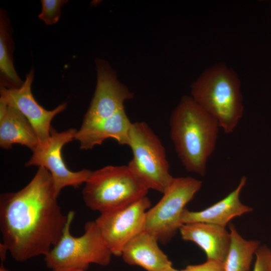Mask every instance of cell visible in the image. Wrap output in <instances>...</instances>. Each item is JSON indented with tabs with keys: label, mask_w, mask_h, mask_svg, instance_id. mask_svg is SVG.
Listing matches in <instances>:
<instances>
[{
	"label": "cell",
	"mask_w": 271,
	"mask_h": 271,
	"mask_svg": "<svg viewBox=\"0 0 271 271\" xmlns=\"http://www.w3.org/2000/svg\"><path fill=\"white\" fill-rule=\"evenodd\" d=\"M57 198L52 175L42 167L21 190L1 195L3 243L16 261L45 256L60 239L68 216Z\"/></svg>",
	"instance_id": "1"
},
{
	"label": "cell",
	"mask_w": 271,
	"mask_h": 271,
	"mask_svg": "<svg viewBox=\"0 0 271 271\" xmlns=\"http://www.w3.org/2000/svg\"><path fill=\"white\" fill-rule=\"evenodd\" d=\"M170 137L177 155L189 172L204 176L216 145L217 120L191 97H183L170 120Z\"/></svg>",
	"instance_id": "2"
},
{
	"label": "cell",
	"mask_w": 271,
	"mask_h": 271,
	"mask_svg": "<svg viewBox=\"0 0 271 271\" xmlns=\"http://www.w3.org/2000/svg\"><path fill=\"white\" fill-rule=\"evenodd\" d=\"M191 97L214 117L226 133L233 131L242 116L244 106L240 82L224 64L205 70L191 86Z\"/></svg>",
	"instance_id": "3"
},
{
	"label": "cell",
	"mask_w": 271,
	"mask_h": 271,
	"mask_svg": "<svg viewBox=\"0 0 271 271\" xmlns=\"http://www.w3.org/2000/svg\"><path fill=\"white\" fill-rule=\"evenodd\" d=\"M84 184L86 206L100 213L128 205L147 196L149 191L127 166H107L92 171Z\"/></svg>",
	"instance_id": "4"
},
{
	"label": "cell",
	"mask_w": 271,
	"mask_h": 271,
	"mask_svg": "<svg viewBox=\"0 0 271 271\" xmlns=\"http://www.w3.org/2000/svg\"><path fill=\"white\" fill-rule=\"evenodd\" d=\"M74 216L73 211L67 214V221L60 239L44 256L46 266L53 270L62 268L86 270L91 263L108 265L112 254L95 221H88L84 234L74 237L70 231Z\"/></svg>",
	"instance_id": "5"
},
{
	"label": "cell",
	"mask_w": 271,
	"mask_h": 271,
	"mask_svg": "<svg viewBox=\"0 0 271 271\" xmlns=\"http://www.w3.org/2000/svg\"><path fill=\"white\" fill-rule=\"evenodd\" d=\"M127 146L133 154L127 165L131 172L148 190L163 194L174 178L160 139L147 123L133 122Z\"/></svg>",
	"instance_id": "6"
},
{
	"label": "cell",
	"mask_w": 271,
	"mask_h": 271,
	"mask_svg": "<svg viewBox=\"0 0 271 271\" xmlns=\"http://www.w3.org/2000/svg\"><path fill=\"white\" fill-rule=\"evenodd\" d=\"M202 184V181L192 177L174 178L161 200L147 211L145 231L159 242L169 241L183 225L181 217L186 205Z\"/></svg>",
	"instance_id": "7"
},
{
	"label": "cell",
	"mask_w": 271,
	"mask_h": 271,
	"mask_svg": "<svg viewBox=\"0 0 271 271\" xmlns=\"http://www.w3.org/2000/svg\"><path fill=\"white\" fill-rule=\"evenodd\" d=\"M151 202L145 196L128 205L100 213L95 220L113 255L121 256L125 246L145 230Z\"/></svg>",
	"instance_id": "8"
},
{
	"label": "cell",
	"mask_w": 271,
	"mask_h": 271,
	"mask_svg": "<svg viewBox=\"0 0 271 271\" xmlns=\"http://www.w3.org/2000/svg\"><path fill=\"white\" fill-rule=\"evenodd\" d=\"M76 131L75 128H69L58 132L52 127L49 140L43 144L39 143L25 165L27 167L35 166L47 169L52 175L58 197L64 187L78 188L85 183L92 172L87 169L72 171L63 159L62 149L65 145L75 140Z\"/></svg>",
	"instance_id": "9"
},
{
	"label": "cell",
	"mask_w": 271,
	"mask_h": 271,
	"mask_svg": "<svg viewBox=\"0 0 271 271\" xmlns=\"http://www.w3.org/2000/svg\"><path fill=\"white\" fill-rule=\"evenodd\" d=\"M97 83L90 106L81 125H88L107 118L121 109L133 94L118 80L115 71L104 60L96 61Z\"/></svg>",
	"instance_id": "10"
},
{
	"label": "cell",
	"mask_w": 271,
	"mask_h": 271,
	"mask_svg": "<svg viewBox=\"0 0 271 271\" xmlns=\"http://www.w3.org/2000/svg\"><path fill=\"white\" fill-rule=\"evenodd\" d=\"M34 77V71L32 69L27 74L21 87L7 88L1 86L0 99L16 107L28 119L36 133L39 143L43 144L50 137L53 118L66 109L67 104H61L51 110L44 108L37 102L32 93Z\"/></svg>",
	"instance_id": "11"
},
{
	"label": "cell",
	"mask_w": 271,
	"mask_h": 271,
	"mask_svg": "<svg viewBox=\"0 0 271 271\" xmlns=\"http://www.w3.org/2000/svg\"><path fill=\"white\" fill-rule=\"evenodd\" d=\"M131 124L123 108L97 123L81 125L76 131L75 140L79 142L82 150L92 149L108 139L115 140L120 145L127 146Z\"/></svg>",
	"instance_id": "12"
},
{
	"label": "cell",
	"mask_w": 271,
	"mask_h": 271,
	"mask_svg": "<svg viewBox=\"0 0 271 271\" xmlns=\"http://www.w3.org/2000/svg\"><path fill=\"white\" fill-rule=\"evenodd\" d=\"M179 231L183 240L194 242L203 250L207 260L224 261L230 242L225 227L196 222L183 224Z\"/></svg>",
	"instance_id": "13"
},
{
	"label": "cell",
	"mask_w": 271,
	"mask_h": 271,
	"mask_svg": "<svg viewBox=\"0 0 271 271\" xmlns=\"http://www.w3.org/2000/svg\"><path fill=\"white\" fill-rule=\"evenodd\" d=\"M246 181V177H242L233 191L203 210L191 211L185 208L181 217L182 223L201 222L225 227L232 218L251 211L252 208L242 204L239 199L240 193Z\"/></svg>",
	"instance_id": "14"
},
{
	"label": "cell",
	"mask_w": 271,
	"mask_h": 271,
	"mask_svg": "<svg viewBox=\"0 0 271 271\" xmlns=\"http://www.w3.org/2000/svg\"><path fill=\"white\" fill-rule=\"evenodd\" d=\"M39 141L28 119L16 107L0 99V146L9 149L14 144L33 151Z\"/></svg>",
	"instance_id": "15"
},
{
	"label": "cell",
	"mask_w": 271,
	"mask_h": 271,
	"mask_svg": "<svg viewBox=\"0 0 271 271\" xmlns=\"http://www.w3.org/2000/svg\"><path fill=\"white\" fill-rule=\"evenodd\" d=\"M158 240L144 231L131 239L122 250L121 257L126 263L140 266L147 271H158L172 266V263L160 249Z\"/></svg>",
	"instance_id": "16"
},
{
	"label": "cell",
	"mask_w": 271,
	"mask_h": 271,
	"mask_svg": "<svg viewBox=\"0 0 271 271\" xmlns=\"http://www.w3.org/2000/svg\"><path fill=\"white\" fill-rule=\"evenodd\" d=\"M229 229L230 242L223 262L224 270L249 271L253 255L260 246L259 242L244 239L232 225Z\"/></svg>",
	"instance_id": "17"
},
{
	"label": "cell",
	"mask_w": 271,
	"mask_h": 271,
	"mask_svg": "<svg viewBox=\"0 0 271 271\" xmlns=\"http://www.w3.org/2000/svg\"><path fill=\"white\" fill-rule=\"evenodd\" d=\"M0 20V71L4 82L1 86L19 88L24 81L17 74L13 64L9 25L3 14L1 13Z\"/></svg>",
	"instance_id": "18"
},
{
	"label": "cell",
	"mask_w": 271,
	"mask_h": 271,
	"mask_svg": "<svg viewBox=\"0 0 271 271\" xmlns=\"http://www.w3.org/2000/svg\"><path fill=\"white\" fill-rule=\"evenodd\" d=\"M67 2L63 0L41 1L42 10L38 16L39 19L46 25L55 24L60 19L61 6Z\"/></svg>",
	"instance_id": "19"
},
{
	"label": "cell",
	"mask_w": 271,
	"mask_h": 271,
	"mask_svg": "<svg viewBox=\"0 0 271 271\" xmlns=\"http://www.w3.org/2000/svg\"><path fill=\"white\" fill-rule=\"evenodd\" d=\"M255 255L256 260L253 271H267L270 258V250L265 245L259 246Z\"/></svg>",
	"instance_id": "20"
},
{
	"label": "cell",
	"mask_w": 271,
	"mask_h": 271,
	"mask_svg": "<svg viewBox=\"0 0 271 271\" xmlns=\"http://www.w3.org/2000/svg\"><path fill=\"white\" fill-rule=\"evenodd\" d=\"M181 271H225L223 262L207 260L198 265H190Z\"/></svg>",
	"instance_id": "21"
},
{
	"label": "cell",
	"mask_w": 271,
	"mask_h": 271,
	"mask_svg": "<svg viewBox=\"0 0 271 271\" xmlns=\"http://www.w3.org/2000/svg\"><path fill=\"white\" fill-rule=\"evenodd\" d=\"M53 271H86V270L71 268H62L53 270Z\"/></svg>",
	"instance_id": "22"
},
{
	"label": "cell",
	"mask_w": 271,
	"mask_h": 271,
	"mask_svg": "<svg viewBox=\"0 0 271 271\" xmlns=\"http://www.w3.org/2000/svg\"><path fill=\"white\" fill-rule=\"evenodd\" d=\"M158 271H181V270H179L178 269H176L173 268V266H171V267H167V268H164V269H162Z\"/></svg>",
	"instance_id": "23"
},
{
	"label": "cell",
	"mask_w": 271,
	"mask_h": 271,
	"mask_svg": "<svg viewBox=\"0 0 271 271\" xmlns=\"http://www.w3.org/2000/svg\"><path fill=\"white\" fill-rule=\"evenodd\" d=\"M0 271H10L9 269L5 267L4 265V261H1V266H0Z\"/></svg>",
	"instance_id": "24"
},
{
	"label": "cell",
	"mask_w": 271,
	"mask_h": 271,
	"mask_svg": "<svg viewBox=\"0 0 271 271\" xmlns=\"http://www.w3.org/2000/svg\"><path fill=\"white\" fill-rule=\"evenodd\" d=\"M267 271H271V255H270V258L269 260V264L267 267Z\"/></svg>",
	"instance_id": "25"
}]
</instances>
